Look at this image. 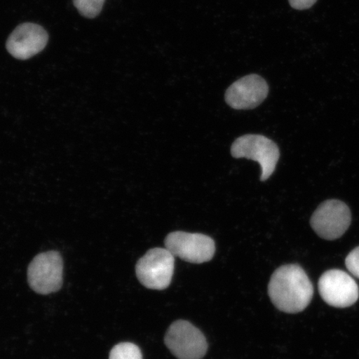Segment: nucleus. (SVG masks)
<instances>
[{"label": "nucleus", "instance_id": "nucleus-12", "mask_svg": "<svg viewBox=\"0 0 359 359\" xmlns=\"http://www.w3.org/2000/svg\"><path fill=\"white\" fill-rule=\"evenodd\" d=\"M105 0H74V4L81 15L93 19L101 13Z\"/></svg>", "mask_w": 359, "mask_h": 359}, {"label": "nucleus", "instance_id": "nucleus-8", "mask_svg": "<svg viewBox=\"0 0 359 359\" xmlns=\"http://www.w3.org/2000/svg\"><path fill=\"white\" fill-rule=\"evenodd\" d=\"M318 291L326 304L339 309L352 306L359 297L357 282L341 269L323 273L318 280Z\"/></svg>", "mask_w": 359, "mask_h": 359}, {"label": "nucleus", "instance_id": "nucleus-1", "mask_svg": "<svg viewBox=\"0 0 359 359\" xmlns=\"http://www.w3.org/2000/svg\"><path fill=\"white\" fill-rule=\"evenodd\" d=\"M268 293L279 311L302 312L311 304L313 287L306 272L299 264H285L277 269L269 283Z\"/></svg>", "mask_w": 359, "mask_h": 359}, {"label": "nucleus", "instance_id": "nucleus-9", "mask_svg": "<svg viewBox=\"0 0 359 359\" xmlns=\"http://www.w3.org/2000/svg\"><path fill=\"white\" fill-rule=\"evenodd\" d=\"M48 41V34L42 26L25 22L13 31L6 48L16 60H27L42 52Z\"/></svg>", "mask_w": 359, "mask_h": 359}, {"label": "nucleus", "instance_id": "nucleus-13", "mask_svg": "<svg viewBox=\"0 0 359 359\" xmlns=\"http://www.w3.org/2000/svg\"><path fill=\"white\" fill-rule=\"evenodd\" d=\"M345 264H346L348 271L359 279V246L348 255L345 259Z\"/></svg>", "mask_w": 359, "mask_h": 359}, {"label": "nucleus", "instance_id": "nucleus-5", "mask_svg": "<svg viewBox=\"0 0 359 359\" xmlns=\"http://www.w3.org/2000/svg\"><path fill=\"white\" fill-rule=\"evenodd\" d=\"M64 262L57 251L39 254L30 263L28 282L30 288L39 294H49L62 285Z\"/></svg>", "mask_w": 359, "mask_h": 359}, {"label": "nucleus", "instance_id": "nucleus-2", "mask_svg": "<svg viewBox=\"0 0 359 359\" xmlns=\"http://www.w3.org/2000/svg\"><path fill=\"white\" fill-rule=\"evenodd\" d=\"M231 155L235 158L257 161L262 167L260 180L264 182L275 172L280 150L271 139L262 135L249 134L236 139L231 147Z\"/></svg>", "mask_w": 359, "mask_h": 359}, {"label": "nucleus", "instance_id": "nucleus-4", "mask_svg": "<svg viewBox=\"0 0 359 359\" xmlns=\"http://www.w3.org/2000/svg\"><path fill=\"white\" fill-rule=\"evenodd\" d=\"M165 344L178 359H201L208 349L204 334L186 320H177L170 326Z\"/></svg>", "mask_w": 359, "mask_h": 359}, {"label": "nucleus", "instance_id": "nucleus-14", "mask_svg": "<svg viewBox=\"0 0 359 359\" xmlns=\"http://www.w3.org/2000/svg\"><path fill=\"white\" fill-rule=\"evenodd\" d=\"M289 2L294 10L304 11L311 8L317 0H289Z\"/></svg>", "mask_w": 359, "mask_h": 359}, {"label": "nucleus", "instance_id": "nucleus-6", "mask_svg": "<svg viewBox=\"0 0 359 359\" xmlns=\"http://www.w3.org/2000/svg\"><path fill=\"white\" fill-rule=\"evenodd\" d=\"M352 215L348 206L339 200L323 202L313 212L311 224L322 239L334 241L342 236L351 224Z\"/></svg>", "mask_w": 359, "mask_h": 359}, {"label": "nucleus", "instance_id": "nucleus-10", "mask_svg": "<svg viewBox=\"0 0 359 359\" xmlns=\"http://www.w3.org/2000/svg\"><path fill=\"white\" fill-rule=\"evenodd\" d=\"M266 81L257 74L237 80L226 90V102L232 109L250 110L262 104L268 96Z\"/></svg>", "mask_w": 359, "mask_h": 359}, {"label": "nucleus", "instance_id": "nucleus-7", "mask_svg": "<svg viewBox=\"0 0 359 359\" xmlns=\"http://www.w3.org/2000/svg\"><path fill=\"white\" fill-rule=\"evenodd\" d=\"M167 248L175 257L193 264L210 262L215 252L212 238L184 231L170 233L165 240Z\"/></svg>", "mask_w": 359, "mask_h": 359}, {"label": "nucleus", "instance_id": "nucleus-11", "mask_svg": "<svg viewBox=\"0 0 359 359\" xmlns=\"http://www.w3.org/2000/svg\"><path fill=\"white\" fill-rule=\"evenodd\" d=\"M109 359H143L141 349L133 343H120L111 348Z\"/></svg>", "mask_w": 359, "mask_h": 359}, {"label": "nucleus", "instance_id": "nucleus-3", "mask_svg": "<svg viewBox=\"0 0 359 359\" xmlns=\"http://www.w3.org/2000/svg\"><path fill=\"white\" fill-rule=\"evenodd\" d=\"M174 264L175 257L167 248L148 250L137 264V279L147 289H168L172 283Z\"/></svg>", "mask_w": 359, "mask_h": 359}]
</instances>
